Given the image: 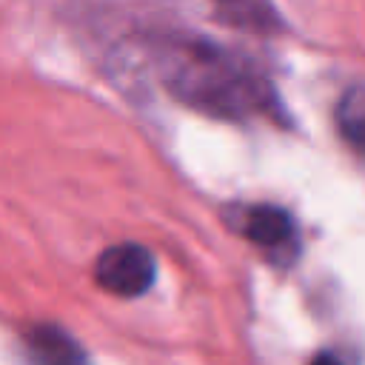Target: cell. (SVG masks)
Masks as SVG:
<instances>
[{
	"instance_id": "3957f363",
	"label": "cell",
	"mask_w": 365,
	"mask_h": 365,
	"mask_svg": "<svg viewBox=\"0 0 365 365\" xmlns=\"http://www.w3.org/2000/svg\"><path fill=\"white\" fill-rule=\"evenodd\" d=\"M225 220L231 222V228L237 234H242L248 242L277 254V251H288L294 248V220L285 208L279 205H268V202H254V205H242V208H231L225 214Z\"/></svg>"
},
{
	"instance_id": "277c9868",
	"label": "cell",
	"mask_w": 365,
	"mask_h": 365,
	"mask_svg": "<svg viewBox=\"0 0 365 365\" xmlns=\"http://www.w3.org/2000/svg\"><path fill=\"white\" fill-rule=\"evenodd\" d=\"M26 351L34 365H88L80 342L60 325H34L26 334Z\"/></svg>"
},
{
	"instance_id": "5b68a950",
	"label": "cell",
	"mask_w": 365,
	"mask_h": 365,
	"mask_svg": "<svg viewBox=\"0 0 365 365\" xmlns=\"http://www.w3.org/2000/svg\"><path fill=\"white\" fill-rule=\"evenodd\" d=\"M336 125L345 143L359 154H365V86H354L339 97Z\"/></svg>"
},
{
	"instance_id": "6da1fadb",
	"label": "cell",
	"mask_w": 365,
	"mask_h": 365,
	"mask_svg": "<svg viewBox=\"0 0 365 365\" xmlns=\"http://www.w3.org/2000/svg\"><path fill=\"white\" fill-rule=\"evenodd\" d=\"M160 77L185 106L214 117H248L274 108L262 71L211 40L177 37L160 51Z\"/></svg>"
},
{
	"instance_id": "7a4b0ae2",
	"label": "cell",
	"mask_w": 365,
	"mask_h": 365,
	"mask_svg": "<svg viewBox=\"0 0 365 365\" xmlns=\"http://www.w3.org/2000/svg\"><path fill=\"white\" fill-rule=\"evenodd\" d=\"M157 277V262L145 245L117 242L106 248L94 262V279L103 291L114 297H140L151 288Z\"/></svg>"
},
{
	"instance_id": "8992f818",
	"label": "cell",
	"mask_w": 365,
	"mask_h": 365,
	"mask_svg": "<svg viewBox=\"0 0 365 365\" xmlns=\"http://www.w3.org/2000/svg\"><path fill=\"white\" fill-rule=\"evenodd\" d=\"M311 365H342L334 354H317L314 359H311Z\"/></svg>"
}]
</instances>
